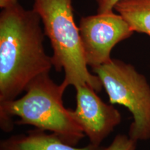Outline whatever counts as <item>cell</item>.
I'll use <instances>...</instances> for the list:
<instances>
[{
  "label": "cell",
  "mask_w": 150,
  "mask_h": 150,
  "mask_svg": "<svg viewBox=\"0 0 150 150\" xmlns=\"http://www.w3.org/2000/svg\"><path fill=\"white\" fill-rule=\"evenodd\" d=\"M41 19L18 2L0 13V104L17 99L40 75L53 67L45 50Z\"/></svg>",
  "instance_id": "6da1fadb"
},
{
  "label": "cell",
  "mask_w": 150,
  "mask_h": 150,
  "mask_svg": "<svg viewBox=\"0 0 150 150\" xmlns=\"http://www.w3.org/2000/svg\"><path fill=\"white\" fill-rule=\"evenodd\" d=\"M66 88L62 83H56L49 73L38 76L27 86L25 95L0 104L1 129L10 132L15 125H31L76 146L86 135L73 117L72 110L63 104Z\"/></svg>",
  "instance_id": "7a4b0ae2"
},
{
  "label": "cell",
  "mask_w": 150,
  "mask_h": 150,
  "mask_svg": "<svg viewBox=\"0 0 150 150\" xmlns=\"http://www.w3.org/2000/svg\"><path fill=\"white\" fill-rule=\"evenodd\" d=\"M33 1V9L40 16L45 34L51 43L53 67L56 72H64L62 83L66 88L86 83L97 93L101 92L102 82L88 70L86 62L72 0Z\"/></svg>",
  "instance_id": "3957f363"
},
{
  "label": "cell",
  "mask_w": 150,
  "mask_h": 150,
  "mask_svg": "<svg viewBox=\"0 0 150 150\" xmlns=\"http://www.w3.org/2000/svg\"><path fill=\"white\" fill-rule=\"evenodd\" d=\"M99 78L110 104L125 106L133 115L129 136L133 140L150 139V86L134 65L118 59L92 69Z\"/></svg>",
  "instance_id": "277c9868"
},
{
  "label": "cell",
  "mask_w": 150,
  "mask_h": 150,
  "mask_svg": "<svg viewBox=\"0 0 150 150\" xmlns=\"http://www.w3.org/2000/svg\"><path fill=\"white\" fill-rule=\"evenodd\" d=\"M79 30L86 62L92 69L109 62L116 45L134 33L125 19L114 11L82 17Z\"/></svg>",
  "instance_id": "5b68a950"
},
{
  "label": "cell",
  "mask_w": 150,
  "mask_h": 150,
  "mask_svg": "<svg viewBox=\"0 0 150 150\" xmlns=\"http://www.w3.org/2000/svg\"><path fill=\"white\" fill-rule=\"evenodd\" d=\"M76 91V108L72 115L90 143L100 146L122 121V115L112 104L101 99L97 92L88 84L74 86Z\"/></svg>",
  "instance_id": "8992f818"
},
{
  "label": "cell",
  "mask_w": 150,
  "mask_h": 150,
  "mask_svg": "<svg viewBox=\"0 0 150 150\" xmlns=\"http://www.w3.org/2000/svg\"><path fill=\"white\" fill-rule=\"evenodd\" d=\"M101 146L83 147L68 145L55 134L35 129L26 134L15 135L0 142V150H102Z\"/></svg>",
  "instance_id": "52a82bcc"
},
{
  "label": "cell",
  "mask_w": 150,
  "mask_h": 150,
  "mask_svg": "<svg viewBox=\"0 0 150 150\" xmlns=\"http://www.w3.org/2000/svg\"><path fill=\"white\" fill-rule=\"evenodd\" d=\"M114 11L125 19L134 32L150 37V0H121Z\"/></svg>",
  "instance_id": "ba28073f"
},
{
  "label": "cell",
  "mask_w": 150,
  "mask_h": 150,
  "mask_svg": "<svg viewBox=\"0 0 150 150\" xmlns=\"http://www.w3.org/2000/svg\"><path fill=\"white\" fill-rule=\"evenodd\" d=\"M137 141L133 140L129 135L117 134L111 143L102 150H136Z\"/></svg>",
  "instance_id": "9c48e42d"
},
{
  "label": "cell",
  "mask_w": 150,
  "mask_h": 150,
  "mask_svg": "<svg viewBox=\"0 0 150 150\" xmlns=\"http://www.w3.org/2000/svg\"><path fill=\"white\" fill-rule=\"evenodd\" d=\"M97 8V13H105L114 11L115 5L121 0H95Z\"/></svg>",
  "instance_id": "30bf717a"
}]
</instances>
